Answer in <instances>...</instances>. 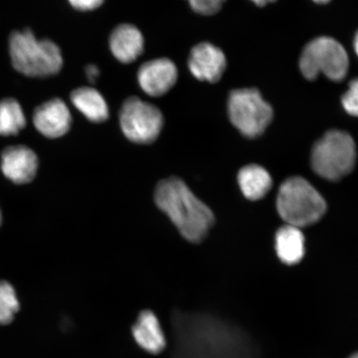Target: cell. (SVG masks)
<instances>
[{"label": "cell", "mask_w": 358, "mask_h": 358, "mask_svg": "<svg viewBox=\"0 0 358 358\" xmlns=\"http://www.w3.org/2000/svg\"><path fill=\"white\" fill-rule=\"evenodd\" d=\"M155 201L183 238L192 243L203 241L213 226L212 210L196 198L181 178L170 177L161 180L155 187Z\"/></svg>", "instance_id": "6da1fadb"}, {"label": "cell", "mask_w": 358, "mask_h": 358, "mask_svg": "<svg viewBox=\"0 0 358 358\" xmlns=\"http://www.w3.org/2000/svg\"><path fill=\"white\" fill-rule=\"evenodd\" d=\"M174 351L172 358H226L227 330L213 317L178 311L172 317Z\"/></svg>", "instance_id": "7a4b0ae2"}, {"label": "cell", "mask_w": 358, "mask_h": 358, "mask_svg": "<svg viewBox=\"0 0 358 358\" xmlns=\"http://www.w3.org/2000/svg\"><path fill=\"white\" fill-rule=\"evenodd\" d=\"M10 55L13 67L31 78L55 75L64 64L57 45L48 39H38L29 29L11 34Z\"/></svg>", "instance_id": "3957f363"}, {"label": "cell", "mask_w": 358, "mask_h": 358, "mask_svg": "<svg viewBox=\"0 0 358 358\" xmlns=\"http://www.w3.org/2000/svg\"><path fill=\"white\" fill-rule=\"evenodd\" d=\"M276 206L287 225L301 229L320 221L327 207L320 192L301 177L290 178L281 185Z\"/></svg>", "instance_id": "277c9868"}, {"label": "cell", "mask_w": 358, "mask_h": 358, "mask_svg": "<svg viewBox=\"0 0 358 358\" xmlns=\"http://www.w3.org/2000/svg\"><path fill=\"white\" fill-rule=\"evenodd\" d=\"M356 145L348 134L330 131L317 141L312 151V167L322 178L337 181L355 166Z\"/></svg>", "instance_id": "5b68a950"}, {"label": "cell", "mask_w": 358, "mask_h": 358, "mask_svg": "<svg viewBox=\"0 0 358 358\" xmlns=\"http://www.w3.org/2000/svg\"><path fill=\"white\" fill-rule=\"evenodd\" d=\"M349 67L348 53L338 41L329 37L313 40L304 48L299 69L304 78L315 80L323 73L334 82L346 78Z\"/></svg>", "instance_id": "8992f818"}, {"label": "cell", "mask_w": 358, "mask_h": 358, "mask_svg": "<svg viewBox=\"0 0 358 358\" xmlns=\"http://www.w3.org/2000/svg\"><path fill=\"white\" fill-rule=\"evenodd\" d=\"M228 115L231 122L243 136L256 138L271 122L273 110L257 90L240 89L230 94Z\"/></svg>", "instance_id": "52a82bcc"}, {"label": "cell", "mask_w": 358, "mask_h": 358, "mask_svg": "<svg viewBox=\"0 0 358 358\" xmlns=\"http://www.w3.org/2000/svg\"><path fill=\"white\" fill-rule=\"evenodd\" d=\"M120 123L124 136L136 144H151L164 127L159 108L138 97L128 98L120 112Z\"/></svg>", "instance_id": "ba28073f"}, {"label": "cell", "mask_w": 358, "mask_h": 358, "mask_svg": "<svg viewBox=\"0 0 358 358\" xmlns=\"http://www.w3.org/2000/svg\"><path fill=\"white\" fill-rule=\"evenodd\" d=\"M0 168L8 180L16 185H27L37 176L38 158L28 146H10L3 151Z\"/></svg>", "instance_id": "9c48e42d"}, {"label": "cell", "mask_w": 358, "mask_h": 358, "mask_svg": "<svg viewBox=\"0 0 358 358\" xmlns=\"http://www.w3.org/2000/svg\"><path fill=\"white\" fill-rule=\"evenodd\" d=\"M138 83L147 95H165L176 85L178 80L176 65L168 58H159L145 62L138 69Z\"/></svg>", "instance_id": "30bf717a"}, {"label": "cell", "mask_w": 358, "mask_h": 358, "mask_svg": "<svg viewBox=\"0 0 358 358\" xmlns=\"http://www.w3.org/2000/svg\"><path fill=\"white\" fill-rule=\"evenodd\" d=\"M187 64L194 78L215 83L222 78L227 59L220 48L209 43H201L192 49Z\"/></svg>", "instance_id": "8fae6325"}, {"label": "cell", "mask_w": 358, "mask_h": 358, "mask_svg": "<svg viewBox=\"0 0 358 358\" xmlns=\"http://www.w3.org/2000/svg\"><path fill=\"white\" fill-rule=\"evenodd\" d=\"M33 122L43 136L57 138L69 131L73 118L69 107L61 99H52L35 109Z\"/></svg>", "instance_id": "7c38bea8"}, {"label": "cell", "mask_w": 358, "mask_h": 358, "mask_svg": "<svg viewBox=\"0 0 358 358\" xmlns=\"http://www.w3.org/2000/svg\"><path fill=\"white\" fill-rule=\"evenodd\" d=\"M144 37L136 26L122 24L115 28L110 37L112 55L123 64H131L144 51Z\"/></svg>", "instance_id": "4fadbf2b"}, {"label": "cell", "mask_w": 358, "mask_h": 358, "mask_svg": "<svg viewBox=\"0 0 358 358\" xmlns=\"http://www.w3.org/2000/svg\"><path fill=\"white\" fill-rule=\"evenodd\" d=\"M132 334L138 345L151 355H158L167 345L162 327L152 311L140 313L133 326Z\"/></svg>", "instance_id": "5bb4252c"}, {"label": "cell", "mask_w": 358, "mask_h": 358, "mask_svg": "<svg viewBox=\"0 0 358 358\" xmlns=\"http://www.w3.org/2000/svg\"><path fill=\"white\" fill-rule=\"evenodd\" d=\"M304 236L301 228L285 225L277 231L275 249L282 262L286 265H296L306 252Z\"/></svg>", "instance_id": "9a60e30c"}, {"label": "cell", "mask_w": 358, "mask_h": 358, "mask_svg": "<svg viewBox=\"0 0 358 358\" xmlns=\"http://www.w3.org/2000/svg\"><path fill=\"white\" fill-rule=\"evenodd\" d=\"M71 101L85 117L101 123L109 118V108L101 94L92 87H80L71 93Z\"/></svg>", "instance_id": "2e32d148"}, {"label": "cell", "mask_w": 358, "mask_h": 358, "mask_svg": "<svg viewBox=\"0 0 358 358\" xmlns=\"http://www.w3.org/2000/svg\"><path fill=\"white\" fill-rule=\"evenodd\" d=\"M238 182L246 199L257 201L264 198L272 187V178L259 165H248L240 170Z\"/></svg>", "instance_id": "e0dca14e"}, {"label": "cell", "mask_w": 358, "mask_h": 358, "mask_svg": "<svg viewBox=\"0 0 358 358\" xmlns=\"http://www.w3.org/2000/svg\"><path fill=\"white\" fill-rule=\"evenodd\" d=\"M25 125L24 112L19 102L12 98L0 101V136H16Z\"/></svg>", "instance_id": "ac0fdd59"}, {"label": "cell", "mask_w": 358, "mask_h": 358, "mask_svg": "<svg viewBox=\"0 0 358 358\" xmlns=\"http://www.w3.org/2000/svg\"><path fill=\"white\" fill-rule=\"evenodd\" d=\"M20 308L15 288L7 281H0V324H10Z\"/></svg>", "instance_id": "d6986e66"}, {"label": "cell", "mask_w": 358, "mask_h": 358, "mask_svg": "<svg viewBox=\"0 0 358 358\" xmlns=\"http://www.w3.org/2000/svg\"><path fill=\"white\" fill-rule=\"evenodd\" d=\"M342 104L349 115L358 117V78L349 83L348 90L342 97Z\"/></svg>", "instance_id": "ffe728a7"}, {"label": "cell", "mask_w": 358, "mask_h": 358, "mask_svg": "<svg viewBox=\"0 0 358 358\" xmlns=\"http://www.w3.org/2000/svg\"><path fill=\"white\" fill-rule=\"evenodd\" d=\"M226 0H187L196 13L203 15H213L221 10Z\"/></svg>", "instance_id": "44dd1931"}, {"label": "cell", "mask_w": 358, "mask_h": 358, "mask_svg": "<svg viewBox=\"0 0 358 358\" xmlns=\"http://www.w3.org/2000/svg\"><path fill=\"white\" fill-rule=\"evenodd\" d=\"M71 6L80 11L96 10L101 6L105 0H69Z\"/></svg>", "instance_id": "7402d4cb"}, {"label": "cell", "mask_w": 358, "mask_h": 358, "mask_svg": "<svg viewBox=\"0 0 358 358\" xmlns=\"http://www.w3.org/2000/svg\"><path fill=\"white\" fill-rule=\"evenodd\" d=\"M86 74L90 82L94 83L100 76V69L95 65H89L86 69Z\"/></svg>", "instance_id": "603a6c76"}, {"label": "cell", "mask_w": 358, "mask_h": 358, "mask_svg": "<svg viewBox=\"0 0 358 358\" xmlns=\"http://www.w3.org/2000/svg\"><path fill=\"white\" fill-rule=\"evenodd\" d=\"M258 6H265L266 4L275 2L276 0H252Z\"/></svg>", "instance_id": "cb8c5ba5"}, {"label": "cell", "mask_w": 358, "mask_h": 358, "mask_svg": "<svg viewBox=\"0 0 358 358\" xmlns=\"http://www.w3.org/2000/svg\"><path fill=\"white\" fill-rule=\"evenodd\" d=\"M355 49L357 55L358 56V32L357 33L355 38Z\"/></svg>", "instance_id": "d4e9b609"}, {"label": "cell", "mask_w": 358, "mask_h": 358, "mask_svg": "<svg viewBox=\"0 0 358 358\" xmlns=\"http://www.w3.org/2000/svg\"><path fill=\"white\" fill-rule=\"evenodd\" d=\"M313 1H315L317 3H320V4H325V3H328L329 2H330L331 0H313Z\"/></svg>", "instance_id": "484cf974"}, {"label": "cell", "mask_w": 358, "mask_h": 358, "mask_svg": "<svg viewBox=\"0 0 358 358\" xmlns=\"http://www.w3.org/2000/svg\"><path fill=\"white\" fill-rule=\"evenodd\" d=\"M349 358H358V352H356L355 353V355H352Z\"/></svg>", "instance_id": "4316f807"}, {"label": "cell", "mask_w": 358, "mask_h": 358, "mask_svg": "<svg viewBox=\"0 0 358 358\" xmlns=\"http://www.w3.org/2000/svg\"><path fill=\"white\" fill-rule=\"evenodd\" d=\"M1 223H2V213H1V210H0V226H1Z\"/></svg>", "instance_id": "83f0119b"}]
</instances>
